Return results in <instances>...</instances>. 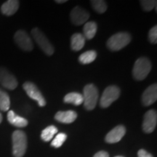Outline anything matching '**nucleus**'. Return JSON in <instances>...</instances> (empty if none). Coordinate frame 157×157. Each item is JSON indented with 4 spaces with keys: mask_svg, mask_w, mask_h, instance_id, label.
<instances>
[{
    "mask_svg": "<svg viewBox=\"0 0 157 157\" xmlns=\"http://www.w3.org/2000/svg\"><path fill=\"white\" fill-rule=\"evenodd\" d=\"M13 154L15 157H23L27 148V137L21 130H15L12 135Z\"/></svg>",
    "mask_w": 157,
    "mask_h": 157,
    "instance_id": "1",
    "label": "nucleus"
},
{
    "mask_svg": "<svg viewBox=\"0 0 157 157\" xmlns=\"http://www.w3.org/2000/svg\"><path fill=\"white\" fill-rule=\"evenodd\" d=\"M130 34L127 32H119L113 34L107 41V48L111 51H119L125 48L131 42Z\"/></svg>",
    "mask_w": 157,
    "mask_h": 157,
    "instance_id": "2",
    "label": "nucleus"
},
{
    "mask_svg": "<svg viewBox=\"0 0 157 157\" xmlns=\"http://www.w3.org/2000/svg\"><path fill=\"white\" fill-rule=\"evenodd\" d=\"M151 63L147 58H140L135 61L132 70L133 76L137 81L145 79L151 70Z\"/></svg>",
    "mask_w": 157,
    "mask_h": 157,
    "instance_id": "3",
    "label": "nucleus"
},
{
    "mask_svg": "<svg viewBox=\"0 0 157 157\" xmlns=\"http://www.w3.org/2000/svg\"><path fill=\"white\" fill-rule=\"evenodd\" d=\"M82 95L84 108L88 111L95 109L99 96L98 88L93 84H88L84 87Z\"/></svg>",
    "mask_w": 157,
    "mask_h": 157,
    "instance_id": "4",
    "label": "nucleus"
},
{
    "mask_svg": "<svg viewBox=\"0 0 157 157\" xmlns=\"http://www.w3.org/2000/svg\"><path fill=\"white\" fill-rule=\"evenodd\" d=\"M120 93V89L117 86L111 85L105 88L100 101L101 107L105 109L110 106L113 102L117 101L119 98Z\"/></svg>",
    "mask_w": 157,
    "mask_h": 157,
    "instance_id": "5",
    "label": "nucleus"
},
{
    "mask_svg": "<svg viewBox=\"0 0 157 157\" xmlns=\"http://www.w3.org/2000/svg\"><path fill=\"white\" fill-rule=\"evenodd\" d=\"M31 34L34 40L48 56H52L54 53V48L48 40L46 36L38 28H34L31 31Z\"/></svg>",
    "mask_w": 157,
    "mask_h": 157,
    "instance_id": "6",
    "label": "nucleus"
},
{
    "mask_svg": "<svg viewBox=\"0 0 157 157\" xmlns=\"http://www.w3.org/2000/svg\"><path fill=\"white\" fill-rule=\"evenodd\" d=\"M23 88L27 95H29V97L36 101L39 106L43 107L46 105V101H45L44 96L39 91L36 84L31 82H26L23 84Z\"/></svg>",
    "mask_w": 157,
    "mask_h": 157,
    "instance_id": "7",
    "label": "nucleus"
},
{
    "mask_svg": "<svg viewBox=\"0 0 157 157\" xmlns=\"http://www.w3.org/2000/svg\"><path fill=\"white\" fill-rule=\"evenodd\" d=\"M15 42L21 50L31 51L34 49V44L29 35L23 30H18L14 36Z\"/></svg>",
    "mask_w": 157,
    "mask_h": 157,
    "instance_id": "8",
    "label": "nucleus"
},
{
    "mask_svg": "<svg viewBox=\"0 0 157 157\" xmlns=\"http://www.w3.org/2000/svg\"><path fill=\"white\" fill-rule=\"evenodd\" d=\"M0 84L6 89L13 90L17 87V81L15 76L8 70L0 67Z\"/></svg>",
    "mask_w": 157,
    "mask_h": 157,
    "instance_id": "9",
    "label": "nucleus"
},
{
    "mask_svg": "<svg viewBox=\"0 0 157 157\" xmlns=\"http://www.w3.org/2000/svg\"><path fill=\"white\" fill-rule=\"evenodd\" d=\"M157 113L155 110H149L145 113L143 129L146 133H151L156 127Z\"/></svg>",
    "mask_w": 157,
    "mask_h": 157,
    "instance_id": "10",
    "label": "nucleus"
},
{
    "mask_svg": "<svg viewBox=\"0 0 157 157\" xmlns=\"http://www.w3.org/2000/svg\"><path fill=\"white\" fill-rule=\"evenodd\" d=\"M71 22L76 25L84 24L89 19L90 14L85 10L80 7H76L72 10L70 14Z\"/></svg>",
    "mask_w": 157,
    "mask_h": 157,
    "instance_id": "11",
    "label": "nucleus"
},
{
    "mask_svg": "<svg viewBox=\"0 0 157 157\" xmlns=\"http://www.w3.org/2000/svg\"><path fill=\"white\" fill-rule=\"evenodd\" d=\"M157 100V85L153 84L146 88L142 95V103L145 106L152 105Z\"/></svg>",
    "mask_w": 157,
    "mask_h": 157,
    "instance_id": "12",
    "label": "nucleus"
},
{
    "mask_svg": "<svg viewBox=\"0 0 157 157\" xmlns=\"http://www.w3.org/2000/svg\"><path fill=\"white\" fill-rule=\"evenodd\" d=\"M126 133V129L123 125H118L111 129L105 136V141L109 143L119 142Z\"/></svg>",
    "mask_w": 157,
    "mask_h": 157,
    "instance_id": "13",
    "label": "nucleus"
},
{
    "mask_svg": "<svg viewBox=\"0 0 157 157\" xmlns=\"http://www.w3.org/2000/svg\"><path fill=\"white\" fill-rule=\"evenodd\" d=\"M77 118V113L74 111H58L55 115V119L59 122L64 124H71L74 122Z\"/></svg>",
    "mask_w": 157,
    "mask_h": 157,
    "instance_id": "14",
    "label": "nucleus"
},
{
    "mask_svg": "<svg viewBox=\"0 0 157 157\" xmlns=\"http://www.w3.org/2000/svg\"><path fill=\"white\" fill-rule=\"evenodd\" d=\"M19 8V2L17 0H8L2 5L1 11L5 15L11 16L16 13Z\"/></svg>",
    "mask_w": 157,
    "mask_h": 157,
    "instance_id": "15",
    "label": "nucleus"
},
{
    "mask_svg": "<svg viewBox=\"0 0 157 157\" xmlns=\"http://www.w3.org/2000/svg\"><path fill=\"white\" fill-rule=\"evenodd\" d=\"M7 120L13 126L17 127H25L28 125V121L25 118L20 117L13 111H9L7 113Z\"/></svg>",
    "mask_w": 157,
    "mask_h": 157,
    "instance_id": "16",
    "label": "nucleus"
},
{
    "mask_svg": "<svg viewBox=\"0 0 157 157\" xmlns=\"http://www.w3.org/2000/svg\"><path fill=\"white\" fill-rule=\"evenodd\" d=\"M85 39L83 34L80 33L74 34L71 38V48L74 51L81 50L85 44Z\"/></svg>",
    "mask_w": 157,
    "mask_h": 157,
    "instance_id": "17",
    "label": "nucleus"
},
{
    "mask_svg": "<svg viewBox=\"0 0 157 157\" xmlns=\"http://www.w3.org/2000/svg\"><path fill=\"white\" fill-rule=\"evenodd\" d=\"M98 30L97 23L94 21H90L84 24L83 28L84 38L87 39H92L95 36Z\"/></svg>",
    "mask_w": 157,
    "mask_h": 157,
    "instance_id": "18",
    "label": "nucleus"
},
{
    "mask_svg": "<svg viewBox=\"0 0 157 157\" xmlns=\"http://www.w3.org/2000/svg\"><path fill=\"white\" fill-rule=\"evenodd\" d=\"M64 103L74 104L75 105H79L83 103V95L78 93H70L65 96L63 98Z\"/></svg>",
    "mask_w": 157,
    "mask_h": 157,
    "instance_id": "19",
    "label": "nucleus"
},
{
    "mask_svg": "<svg viewBox=\"0 0 157 157\" xmlns=\"http://www.w3.org/2000/svg\"><path fill=\"white\" fill-rule=\"evenodd\" d=\"M58 132V129L53 125H50L43 129L42 134H41V138L45 142H49L52 140L53 137Z\"/></svg>",
    "mask_w": 157,
    "mask_h": 157,
    "instance_id": "20",
    "label": "nucleus"
},
{
    "mask_svg": "<svg viewBox=\"0 0 157 157\" xmlns=\"http://www.w3.org/2000/svg\"><path fill=\"white\" fill-rule=\"evenodd\" d=\"M97 58V52L95 50H89L82 53L78 58V61L82 64H89L93 63Z\"/></svg>",
    "mask_w": 157,
    "mask_h": 157,
    "instance_id": "21",
    "label": "nucleus"
},
{
    "mask_svg": "<svg viewBox=\"0 0 157 157\" xmlns=\"http://www.w3.org/2000/svg\"><path fill=\"white\" fill-rule=\"evenodd\" d=\"M10 106V96L5 90L0 88V110L2 111H7Z\"/></svg>",
    "mask_w": 157,
    "mask_h": 157,
    "instance_id": "22",
    "label": "nucleus"
},
{
    "mask_svg": "<svg viewBox=\"0 0 157 157\" xmlns=\"http://www.w3.org/2000/svg\"><path fill=\"white\" fill-rule=\"evenodd\" d=\"M90 3L94 10L98 13H103L106 11L107 5L103 0H92Z\"/></svg>",
    "mask_w": 157,
    "mask_h": 157,
    "instance_id": "23",
    "label": "nucleus"
},
{
    "mask_svg": "<svg viewBox=\"0 0 157 157\" xmlns=\"http://www.w3.org/2000/svg\"><path fill=\"white\" fill-rule=\"evenodd\" d=\"M67 138V135L65 133H59L53 139V140L51 143V146L55 147V148H60V146L63 144Z\"/></svg>",
    "mask_w": 157,
    "mask_h": 157,
    "instance_id": "24",
    "label": "nucleus"
},
{
    "mask_svg": "<svg viewBox=\"0 0 157 157\" xmlns=\"http://www.w3.org/2000/svg\"><path fill=\"white\" fill-rule=\"evenodd\" d=\"M156 1H154V0H143V1H140L141 6L143 7V10L147 12L152 10L154 7H156Z\"/></svg>",
    "mask_w": 157,
    "mask_h": 157,
    "instance_id": "25",
    "label": "nucleus"
},
{
    "mask_svg": "<svg viewBox=\"0 0 157 157\" xmlns=\"http://www.w3.org/2000/svg\"><path fill=\"white\" fill-rule=\"evenodd\" d=\"M148 39L149 41L152 44H156L157 42V26L154 25L153 28L151 29V30L148 32Z\"/></svg>",
    "mask_w": 157,
    "mask_h": 157,
    "instance_id": "26",
    "label": "nucleus"
},
{
    "mask_svg": "<svg viewBox=\"0 0 157 157\" xmlns=\"http://www.w3.org/2000/svg\"><path fill=\"white\" fill-rule=\"evenodd\" d=\"M138 157H153V156L151 154H149L148 152H147L144 149H140L139 150L138 153H137Z\"/></svg>",
    "mask_w": 157,
    "mask_h": 157,
    "instance_id": "27",
    "label": "nucleus"
},
{
    "mask_svg": "<svg viewBox=\"0 0 157 157\" xmlns=\"http://www.w3.org/2000/svg\"><path fill=\"white\" fill-rule=\"evenodd\" d=\"M93 157H109V155L107 152L103 151H101L98 152L97 154L94 155Z\"/></svg>",
    "mask_w": 157,
    "mask_h": 157,
    "instance_id": "28",
    "label": "nucleus"
},
{
    "mask_svg": "<svg viewBox=\"0 0 157 157\" xmlns=\"http://www.w3.org/2000/svg\"><path fill=\"white\" fill-rule=\"evenodd\" d=\"M56 3H58V4L64 3V2H66V0H56Z\"/></svg>",
    "mask_w": 157,
    "mask_h": 157,
    "instance_id": "29",
    "label": "nucleus"
},
{
    "mask_svg": "<svg viewBox=\"0 0 157 157\" xmlns=\"http://www.w3.org/2000/svg\"><path fill=\"white\" fill-rule=\"evenodd\" d=\"M2 113H0V124L2 123Z\"/></svg>",
    "mask_w": 157,
    "mask_h": 157,
    "instance_id": "30",
    "label": "nucleus"
},
{
    "mask_svg": "<svg viewBox=\"0 0 157 157\" xmlns=\"http://www.w3.org/2000/svg\"><path fill=\"white\" fill-rule=\"evenodd\" d=\"M115 157H124V156H115Z\"/></svg>",
    "mask_w": 157,
    "mask_h": 157,
    "instance_id": "31",
    "label": "nucleus"
}]
</instances>
